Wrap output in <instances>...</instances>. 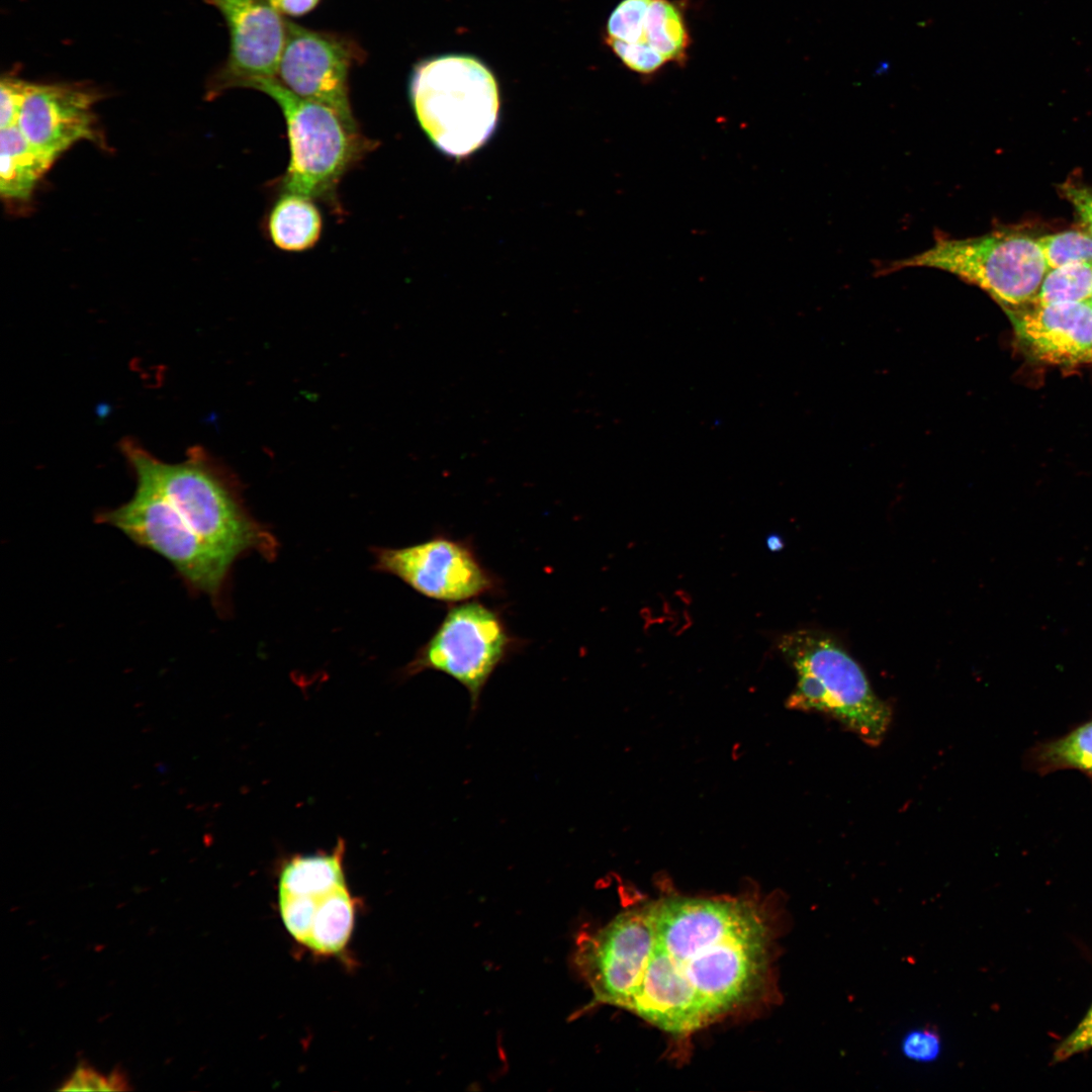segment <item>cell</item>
Wrapping results in <instances>:
<instances>
[{"instance_id": "obj_1", "label": "cell", "mask_w": 1092, "mask_h": 1092, "mask_svg": "<svg viewBox=\"0 0 1092 1092\" xmlns=\"http://www.w3.org/2000/svg\"><path fill=\"white\" fill-rule=\"evenodd\" d=\"M649 905L654 948L710 1023L759 997L770 975L771 929L757 905L689 897Z\"/></svg>"}, {"instance_id": "obj_2", "label": "cell", "mask_w": 1092, "mask_h": 1092, "mask_svg": "<svg viewBox=\"0 0 1092 1092\" xmlns=\"http://www.w3.org/2000/svg\"><path fill=\"white\" fill-rule=\"evenodd\" d=\"M120 447L134 479L161 492L216 552L233 563L252 551L274 557L276 541L246 510L237 478L204 448L191 447L183 461L167 463L135 440Z\"/></svg>"}, {"instance_id": "obj_3", "label": "cell", "mask_w": 1092, "mask_h": 1092, "mask_svg": "<svg viewBox=\"0 0 1092 1092\" xmlns=\"http://www.w3.org/2000/svg\"><path fill=\"white\" fill-rule=\"evenodd\" d=\"M408 93L422 129L447 156H470L496 128L498 86L476 58L446 55L421 61L413 69Z\"/></svg>"}, {"instance_id": "obj_4", "label": "cell", "mask_w": 1092, "mask_h": 1092, "mask_svg": "<svg viewBox=\"0 0 1092 1092\" xmlns=\"http://www.w3.org/2000/svg\"><path fill=\"white\" fill-rule=\"evenodd\" d=\"M779 649L793 665L797 684L787 706L830 716L867 744L879 745L892 710L873 691L859 664L832 635L802 629L783 635Z\"/></svg>"}, {"instance_id": "obj_5", "label": "cell", "mask_w": 1092, "mask_h": 1092, "mask_svg": "<svg viewBox=\"0 0 1092 1092\" xmlns=\"http://www.w3.org/2000/svg\"><path fill=\"white\" fill-rule=\"evenodd\" d=\"M249 89L271 97L285 119L290 160L280 185L282 193L299 194L338 208L340 181L373 149V141L333 108L294 94L277 78L261 79Z\"/></svg>"}, {"instance_id": "obj_6", "label": "cell", "mask_w": 1092, "mask_h": 1092, "mask_svg": "<svg viewBox=\"0 0 1092 1092\" xmlns=\"http://www.w3.org/2000/svg\"><path fill=\"white\" fill-rule=\"evenodd\" d=\"M911 267L948 272L987 292L1005 310L1032 302L1049 270L1037 238L1012 228L964 239L937 234L930 248L893 261L878 274Z\"/></svg>"}, {"instance_id": "obj_7", "label": "cell", "mask_w": 1092, "mask_h": 1092, "mask_svg": "<svg viewBox=\"0 0 1092 1092\" xmlns=\"http://www.w3.org/2000/svg\"><path fill=\"white\" fill-rule=\"evenodd\" d=\"M95 522L111 526L134 544L165 558L186 589L205 595L223 609L233 562L206 544L170 502L152 485L135 480L130 499L96 513Z\"/></svg>"}, {"instance_id": "obj_8", "label": "cell", "mask_w": 1092, "mask_h": 1092, "mask_svg": "<svg viewBox=\"0 0 1092 1092\" xmlns=\"http://www.w3.org/2000/svg\"><path fill=\"white\" fill-rule=\"evenodd\" d=\"M525 644L510 631L500 609L476 600L450 604L402 673L434 670L451 676L467 690L474 714L493 672Z\"/></svg>"}, {"instance_id": "obj_9", "label": "cell", "mask_w": 1092, "mask_h": 1092, "mask_svg": "<svg viewBox=\"0 0 1092 1092\" xmlns=\"http://www.w3.org/2000/svg\"><path fill=\"white\" fill-rule=\"evenodd\" d=\"M374 558L377 570L448 605L504 590L502 578L483 564L470 538L437 533L410 546L375 549Z\"/></svg>"}, {"instance_id": "obj_10", "label": "cell", "mask_w": 1092, "mask_h": 1092, "mask_svg": "<svg viewBox=\"0 0 1092 1092\" xmlns=\"http://www.w3.org/2000/svg\"><path fill=\"white\" fill-rule=\"evenodd\" d=\"M653 943L649 903L581 933L574 966L598 1003L628 1009L643 978Z\"/></svg>"}, {"instance_id": "obj_11", "label": "cell", "mask_w": 1092, "mask_h": 1092, "mask_svg": "<svg viewBox=\"0 0 1092 1092\" xmlns=\"http://www.w3.org/2000/svg\"><path fill=\"white\" fill-rule=\"evenodd\" d=\"M364 59L363 48L349 35L287 20L277 79L294 94L325 104L357 124L350 102L349 75Z\"/></svg>"}, {"instance_id": "obj_12", "label": "cell", "mask_w": 1092, "mask_h": 1092, "mask_svg": "<svg viewBox=\"0 0 1092 1092\" xmlns=\"http://www.w3.org/2000/svg\"><path fill=\"white\" fill-rule=\"evenodd\" d=\"M215 7L230 32L225 62L211 75L207 96L233 88H250L276 78L286 40L287 20L271 0H204Z\"/></svg>"}, {"instance_id": "obj_13", "label": "cell", "mask_w": 1092, "mask_h": 1092, "mask_svg": "<svg viewBox=\"0 0 1092 1092\" xmlns=\"http://www.w3.org/2000/svg\"><path fill=\"white\" fill-rule=\"evenodd\" d=\"M100 95L84 83H30L17 126L54 163L74 144L98 141L94 104Z\"/></svg>"}, {"instance_id": "obj_14", "label": "cell", "mask_w": 1092, "mask_h": 1092, "mask_svg": "<svg viewBox=\"0 0 1092 1092\" xmlns=\"http://www.w3.org/2000/svg\"><path fill=\"white\" fill-rule=\"evenodd\" d=\"M1020 347L1037 361L1062 366L1092 363V303L1030 302L1005 310Z\"/></svg>"}, {"instance_id": "obj_15", "label": "cell", "mask_w": 1092, "mask_h": 1092, "mask_svg": "<svg viewBox=\"0 0 1092 1092\" xmlns=\"http://www.w3.org/2000/svg\"><path fill=\"white\" fill-rule=\"evenodd\" d=\"M52 164L26 140L17 125L1 128L0 193L3 198L17 201L29 199Z\"/></svg>"}, {"instance_id": "obj_16", "label": "cell", "mask_w": 1092, "mask_h": 1092, "mask_svg": "<svg viewBox=\"0 0 1092 1092\" xmlns=\"http://www.w3.org/2000/svg\"><path fill=\"white\" fill-rule=\"evenodd\" d=\"M323 217L313 200L294 193H282L267 218L271 242L286 252L311 249L321 238Z\"/></svg>"}, {"instance_id": "obj_17", "label": "cell", "mask_w": 1092, "mask_h": 1092, "mask_svg": "<svg viewBox=\"0 0 1092 1092\" xmlns=\"http://www.w3.org/2000/svg\"><path fill=\"white\" fill-rule=\"evenodd\" d=\"M354 913V901L346 884L327 893L316 907L304 945L320 954L341 951L351 935Z\"/></svg>"}, {"instance_id": "obj_18", "label": "cell", "mask_w": 1092, "mask_h": 1092, "mask_svg": "<svg viewBox=\"0 0 1092 1092\" xmlns=\"http://www.w3.org/2000/svg\"><path fill=\"white\" fill-rule=\"evenodd\" d=\"M342 843L332 854L295 857L283 869L279 894L315 895L345 885Z\"/></svg>"}, {"instance_id": "obj_19", "label": "cell", "mask_w": 1092, "mask_h": 1092, "mask_svg": "<svg viewBox=\"0 0 1092 1092\" xmlns=\"http://www.w3.org/2000/svg\"><path fill=\"white\" fill-rule=\"evenodd\" d=\"M637 44L649 47L666 62L681 61L689 47V34L679 8L669 0H651Z\"/></svg>"}, {"instance_id": "obj_20", "label": "cell", "mask_w": 1092, "mask_h": 1092, "mask_svg": "<svg viewBox=\"0 0 1092 1092\" xmlns=\"http://www.w3.org/2000/svg\"><path fill=\"white\" fill-rule=\"evenodd\" d=\"M1031 761L1041 775L1073 768L1092 777V720L1062 738L1037 746Z\"/></svg>"}, {"instance_id": "obj_21", "label": "cell", "mask_w": 1092, "mask_h": 1092, "mask_svg": "<svg viewBox=\"0 0 1092 1092\" xmlns=\"http://www.w3.org/2000/svg\"><path fill=\"white\" fill-rule=\"evenodd\" d=\"M1092 295V262L1049 269L1032 302H1081Z\"/></svg>"}, {"instance_id": "obj_22", "label": "cell", "mask_w": 1092, "mask_h": 1092, "mask_svg": "<svg viewBox=\"0 0 1092 1092\" xmlns=\"http://www.w3.org/2000/svg\"><path fill=\"white\" fill-rule=\"evenodd\" d=\"M1049 269L1092 262V238L1083 230H1070L1037 238Z\"/></svg>"}, {"instance_id": "obj_23", "label": "cell", "mask_w": 1092, "mask_h": 1092, "mask_svg": "<svg viewBox=\"0 0 1092 1092\" xmlns=\"http://www.w3.org/2000/svg\"><path fill=\"white\" fill-rule=\"evenodd\" d=\"M650 2L651 0H622L608 20V44L639 43L643 32V20Z\"/></svg>"}, {"instance_id": "obj_24", "label": "cell", "mask_w": 1092, "mask_h": 1092, "mask_svg": "<svg viewBox=\"0 0 1092 1092\" xmlns=\"http://www.w3.org/2000/svg\"><path fill=\"white\" fill-rule=\"evenodd\" d=\"M902 1055L918 1064L936 1062L942 1053V1040L937 1027L923 1025L907 1031L900 1043Z\"/></svg>"}, {"instance_id": "obj_25", "label": "cell", "mask_w": 1092, "mask_h": 1092, "mask_svg": "<svg viewBox=\"0 0 1092 1092\" xmlns=\"http://www.w3.org/2000/svg\"><path fill=\"white\" fill-rule=\"evenodd\" d=\"M30 82L7 75L0 84V126L17 125L18 116Z\"/></svg>"}, {"instance_id": "obj_26", "label": "cell", "mask_w": 1092, "mask_h": 1092, "mask_svg": "<svg viewBox=\"0 0 1092 1092\" xmlns=\"http://www.w3.org/2000/svg\"><path fill=\"white\" fill-rule=\"evenodd\" d=\"M126 1083L119 1074L108 1077L97 1073L95 1070L79 1066L72 1076L60 1088L62 1091H112L124 1090Z\"/></svg>"}, {"instance_id": "obj_27", "label": "cell", "mask_w": 1092, "mask_h": 1092, "mask_svg": "<svg viewBox=\"0 0 1092 1092\" xmlns=\"http://www.w3.org/2000/svg\"><path fill=\"white\" fill-rule=\"evenodd\" d=\"M1092 1049V1003L1075 1029L1055 1048L1052 1063L1057 1064Z\"/></svg>"}, {"instance_id": "obj_28", "label": "cell", "mask_w": 1092, "mask_h": 1092, "mask_svg": "<svg viewBox=\"0 0 1092 1092\" xmlns=\"http://www.w3.org/2000/svg\"><path fill=\"white\" fill-rule=\"evenodd\" d=\"M1060 191L1073 206L1084 231L1092 238V187L1067 181L1060 186Z\"/></svg>"}, {"instance_id": "obj_29", "label": "cell", "mask_w": 1092, "mask_h": 1092, "mask_svg": "<svg viewBox=\"0 0 1092 1092\" xmlns=\"http://www.w3.org/2000/svg\"><path fill=\"white\" fill-rule=\"evenodd\" d=\"M271 2L283 15L302 16L313 10L321 0H271Z\"/></svg>"}, {"instance_id": "obj_30", "label": "cell", "mask_w": 1092, "mask_h": 1092, "mask_svg": "<svg viewBox=\"0 0 1092 1092\" xmlns=\"http://www.w3.org/2000/svg\"><path fill=\"white\" fill-rule=\"evenodd\" d=\"M766 546L771 551H777L783 548V540L778 535H770L766 539Z\"/></svg>"}, {"instance_id": "obj_31", "label": "cell", "mask_w": 1092, "mask_h": 1092, "mask_svg": "<svg viewBox=\"0 0 1092 1092\" xmlns=\"http://www.w3.org/2000/svg\"><path fill=\"white\" fill-rule=\"evenodd\" d=\"M1089 301H1090V302L1092 303V295H1091V298H1090V300H1089Z\"/></svg>"}]
</instances>
